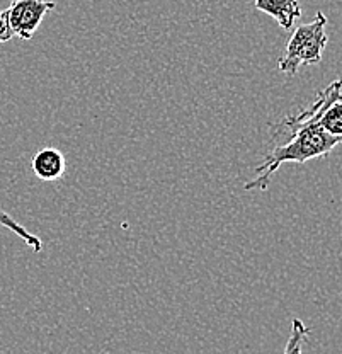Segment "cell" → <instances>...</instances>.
Masks as SVG:
<instances>
[{"instance_id": "obj_5", "label": "cell", "mask_w": 342, "mask_h": 354, "mask_svg": "<svg viewBox=\"0 0 342 354\" xmlns=\"http://www.w3.org/2000/svg\"><path fill=\"white\" fill-rule=\"evenodd\" d=\"M256 9L276 19L286 31L293 28L295 21L301 16V7L298 0H254Z\"/></svg>"}, {"instance_id": "obj_7", "label": "cell", "mask_w": 342, "mask_h": 354, "mask_svg": "<svg viewBox=\"0 0 342 354\" xmlns=\"http://www.w3.org/2000/svg\"><path fill=\"white\" fill-rule=\"evenodd\" d=\"M320 127L330 135L342 136V95L334 99L320 116Z\"/></svg>"}, {"instance_id": "obj_2", "label": "cell", "mask_w": 342, "mask_h": 354, "mask_svg": "<svg viewBox=\"0 0 342 354\" xmlns=\"http://www.w3.org/2000/svg\"><path fill=\"white\" fill-rule=\"evenodd\" d=\"M327 17L317 12L315 19L308 24H301L293 31L283 57L279 58V70L288 75H295L305 65H317L322 62L327 41Z\"/></svg>"}, {"instance_id": "obj_8", "label": "cell", "mask_w": 342, "mask_h": 354, "mask_svg": "<svg viewBox=\"0 0 342 354\" xmlns=\"http://www.w3.org/2000/svg\"><path fill=\"white\" fill-rule=\"evenodd\" d=\"M308 334H310V330L303 326V322H301V320H298V319L293 320L292 335H289V341H288V344H286L285 353L289 354V353L303 351V342L307 341Z\"/></svg>"}, {"instance_id": "obj_6", "label": "cell", "mask_w": 342, "mask_h": 354, "mask_svg": "<svg viewBox=\"0 0 342 354\" xmlns=\"http://www.w3.org/2000/svg\"><path fill=\"white\" fill-rule=\"evenodd\" d=\"M0 227H6L7 230L14 232V234H16L17 237L23 239V241L26 242V245L31 247L35 252H41V249H43L41 239L36 237V235H32L29 230H26L23 225L17 223V221L12 218V215H9V213L2 208H0Z\"/></svg>"}, {"instance_id": "obj_4", "label": "cell", "mask_w": 342, "mask_h": 354, "mask_svg": "<svg viewBox=\"0 0 342 354\" xmlns=\"http://www.w3.org/2000/svg\"><path fill=\"white\" fill-rule=\"evenodd\" d=\"M31 167L35 176L41 180H58L67 172V158L58 149L46 147L36 152Z\"/></svg>"}, {"instance_id": "obj_1", "label": "cell", "mask_w": 342, "mask_h": 354, "mask_svg": "<svg viewBox=\"0 0 342 354\" xmlns=\"http://www.w3.org/2000/svg\"><path fill=\"white\" fill-rule=\"evenodd\" d=\"M342 95V80L337 79L317 95L310 108L289 116L278 124L279 130L288 133V140L276 145L256 169V177L244 184L245 191H266L274 172L283 164H305L314 158L325 157L336 147L342 145V136L330 135L320 127V116L334 99Z\"/></svg>"}, {"instance_id": "obj_3", "label": "cell", "mask_w": 342, "mask_h": 354, "mask_svg": "<svg viewBox=\"0 0 342 354\" xmlns=\"http://www.w3.org/2000/svg\"><path fill=\"white\" fill-rule=\"evenodd\" d=\"M55 7L57 3L51 0H12L7 9L0 10V43L12 38L31 39Z\"/></svg>"}]
</instances>
